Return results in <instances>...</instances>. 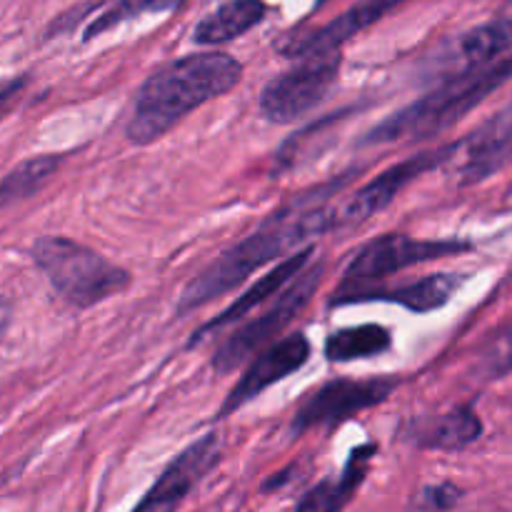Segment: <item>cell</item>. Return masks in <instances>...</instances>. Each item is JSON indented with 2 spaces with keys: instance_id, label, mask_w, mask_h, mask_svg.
Returning <instances> with one entry per match:
<instances>
[{
  "instance_id": "cell-1",
  "label": "cell",
  "mask_w": 512,
  "mask_h": 512,
  "mask_svg": "<svg viewBox=\"0 0 512 512\" xmlns=\"http://www.w3.org/2000/svg\"><path fill=\"white\" fill-rule=\"evenodd\" d=\"M328 230H333V205L315 200V193L310 198H300L298 203L285 205L283 210L263 220L248 238L218 255L203 273L190 280L180 295L178 315H188L190 310L203 308L210 300L230 293L255 270L288 253H298L295 248H300L305 240L318 238Z\"/></svg>"
},
{
  "instance_id": "cell-2",
  "label": "cell",
  "mask_w": 512,
  "mask_h": 512,
  "mask_svg": "<svg viewBox=\"0 0 512 512\" xmlns=\"http://www.w3.org/2000/svg\"><path fill=\"white\" fill-rule=\"evenodd\" d=\"M243 78L238 58L220 50L185 55L155 70L135 95L128 120L130 143L150 145L208 100L230 93Z\"/></svg>"
},
{
  "instance_id": "cell-3",
  "label": "cell",
  "mask_w": 512,
  "mask_h": 512,
  "mask_svg": "<svg viewBox=\"0 0 512 512\" xmlns=\"http://www.w3.org/2000/svg\"><path fill=\"white\" fill-rule=\"evenodd\" d=\"M512 78V53L495 60L478 73L463 75L440 83L415 103L405 105L398 113L385 118L365 135L363 145L395 143V140H423L438 135L458 123L460 118L478 108L490 93L503 88Z\"/></svg>"
},
{
  "instance_id": "cell-4",
  "label": "cell",
  "mask_w": 512,
  "mask_h": 512,
  "mask_svg": "<svg viewBox=\"0 0 512 512\" xmlns=\"http://www.w3.org/2000/svg\"><path fill=\"white\" fill-rule=\"evenodd\" d=\"M33 260L55 293L75 308H93L130 285V273L105 255L63 235H45L33 245Z\"/></svg>"
},
{
  "instance_id": "cell-5",
  "label": "cell",
  "mask_w": 512,
  "mask_h": 512,
  "mask_svg": "<svg viewBox=\"0 0 512 512\" xmlns=\"http://www.w3.org/2000/svg\"><path fill=\"white\" fill-rule=\"evenodd\" d=\"M325 265H310L303 273L295 275L273 300L260 310L258 318L250 323L240 325L233 335L220 343V348L213 355V370L220 375L233 373L243 363H248L255 353H263L268 345H273V338H278L313 300L320 280H323Z\"/></svg>"
},
{
  "instance_id": "cell-6",
  "label": "cell",
  "mask_w": 512,
  "mask_h": 512,
  "mask_svg": "<svg viewBox=\"0 0 512 512\" xmlns=\"http://www.w3.org/2000/svg\"><path fill=\"white\" fill-rule=\"evenodd\" d=\"M470 248L473 245L463 243V240H418L408 238V235H383V238H375L373 243L363 245L353 255L348 268H345L338 300L360 293V290L373 288L375 283L405 268L465 253Z\"/></svg>"
},
{
  "instance_id": "cell-7",
  "label": "cell",
  "mask_w": 512,
  "mask_h": 512,
  "mask_svg": "<svg viewBox=\"0 0 512 512\" xmlns=\"http://www.w3.org/2000/svg\"><path fill=\"white\" fill-rule=\"evenodd\" d=\"M343 53H320L300 58L290 70L270 80L260 93V113L270 123H293L318 108L338 83Z\"/></svg>"
},
{
  "instance_id": "cell-8",
  "label": "cell",
  "mask_w": 512,
  "mask_h": 512,
  "mask_svg": "<svg viewBox=\"0 0 512 512\" xmlns=\"http://www.w3.org/2000/svg\"><path fill=\"white\" fill-rule=\"evenodd\" d=\"M395 390V380H330L323 388L310 393L293 415V433L303 435L313 428H333L363 410L385 403Z\"/></svg>"
},
{
  "instance_id": "cell-9",
  "label": "cell",
  "mask_w": 512,
  "mask_h": 512,
  "mask_svg": "<svg viewBox=\"0 0 512 512\" xmlns=\"http://www.w3.org/2000/svg\"><path fill=\"white\" fill-rule=\"evenodd\" d=\"M450 150H453V143L443 145V148L425 150V153L413 155V158L403 160L398 165H390L378 178H373L363 188L355 190L345 203L333 205V230L355 228V225L365 223L375 213L388 208L413 180H418L420 175L438 168V165L448 163Z\"/></svg>"
},
{
  "instance_id": "cell-10",
  "label": "cell",
  "mask_w": 512,
  "mask_h": 512,
  "mask_svg": "<svg viewBox=\"0 0 512 512\" xmlns=\"http://www.w3.org/2000/svg\"><path fill=\"white\" fill-rule=\"evenodd\" d=\"M512 160V103L480 123L460 143H453L448 163L460 185H475L493 178Z\"/></svg>"
},
{
  "instance_id": "cell-11",
  "label": "cell",
  "mask_w": 512,
  "mask_h": 512,
  "mask_svg": "<svg viewBox=\"0 0 512 512\" xmlns=\"http://www.w3.org/2000/svg\"><path fill=\"white\" fill-rule=\"evenodd\" d=\"M218 433H208L198 443L188 445L168 468L163 470L153 488L145 493L133 512H175L188 498L190 490L218 465L220 460Z\"/></svg>"
},
{
  "instance_id": "cell-12",
  "label": "cell",
  "mask_w": 512,
  "mask_h": 512,
  "mask_svg": "<svg viewBox=\"0 0 512 512\" xmlns=\"http://www.w3.org/2000/svg\"><path fill=\"white\" fill-rule=\"evenodd\" d=\"M310 358V343L303 333L288 335V338L278 340V343L268 345L263 353H258V358L250 363V368L245 370L243 378L238 380L230 395L225 398V403L220 405L218 420L228 418L235 410L243 408L245 403L258 398L260 393L270 388V385L280 383L288 375L298 373Z\"/></svg>"
},
{
  "instance_id": "cell-13",
  "label": "cell",
  "mask_w": 512,
  "mask_h": 512,
  "mask_svg": "<svg viewBox=\"0 0 512 512\" xmlns=\"http://www.w3.org/2000/svg\"><path fill=\"white\" fill-rule=\"evenodd\" d=\"M408 3V0H360L353 8L340 13L330 23L320 25V28L308 30V33H293L280 43V53L290 55V58H308V55L320 53H335L345 40L355 38L370 28L373 23L383 20L385 15L393 13L398 5Z\"/></svg>"
},
{
  "instance_id": "cell-14",
  "label": "cell",
  "mask_w": 512,
  "mask_h": 512,
  "mask_svg": "<svg viewBox=\"0 0 512 512\" xmlns=\"http://www.w3.org/2000/svg\"><path fill=\"white\" fill-rule=\"evenodd\" d=\"M512 48V20L510 18H495L483 25L465 30L463 35L448 45L443 53L445 80L463 78V75L478 73V70L488 68L495 60L503 58ZM443 80V83H445Z\"/></svg>"
},
{
  "instance_id": "cell-15",
  "label": "cell",
  "mask_w": 512,
  "mask_h": 512,
  "mask_svg": "<svg viewBox=\"0 0 512 512\" xmlns=\"http://www.w3.org/2000/svg\"><path fill=\"white\" fill-rule=\"evenodd\" d=\"M310 255H313V248H303V250H298V253H293V255H288V258L280 260V263L275 265L268 275H263V278H260L255 285H250V288L245 290L240 298H235V303L228 305V308H225L218 318L210 320V323H205L200 330H195L193 338H190V343H188V348L208 343L210 338H215V333H220V330L228 328V325L238 323V320L248 318L250 310L258 308V305H265L268 300H273L275 295H278L280 290H283L285 285L295 278V275L303 273L305 265H308V260H310Z\"/></svg>"
},
{
  "instance_id": "cell-16",
  "label": "cell",
  "mask_w": 512,
  "mask_h": 512,
  "mask_svg": "<svg viewBox=\"0 0 512 512\" xmlns=\"http://www.w3.org/2000/svg\"><path fill=\"white\" fill-rule=\"evenodd\" d=\"M465 275L458 273H435L425 275V278L413 280V283L398 285V288H368L360 293L348 295V298L338 300V303H363V300H388V303H398L403 308L413 310V313H433V310L443 308L450 303L455 293L463 288Z\"/></svg>"
},
{
  "instance_id": "cell-17",
  "label": "cell",
  "mask_w": 512,
  "mask_h": 512,
  "mask_svg": "<svg viewBox=\"0 0 512 512\" xmlns=\"http://www.w3.org/2000/svg\"><path fill=\"white\" fill-rule=\"evenodd\" d=\"M375 453H378L375 443H365L355 448L350 453L348 463H345L343 473L338 478L323 480L313 490H308L295 512H343L345 505L355 498L358 488L363 485Z\"/></svg>"
},
{
  "instance_id": "cell-18",
  "label": "cell",
  "mask_w": 512,
  "mask_h": 512,
  "mask_svg": "<svg viewBox=\"0 0 512 512\" xmlns=\"http://www.w3.org/2000/svg\"><path fill=\"white\" fill-rule=\"evenodd\" d=\"M268 15L265 0H225L195 25L193 40L198 45H223L240 38Z\"/></svg>"
},
{
  "instance_id": "cell-19",
  "label": "cell",
  "mask_w": 512,
  "mask_h": 512,
  "mask_svg": "<svg viewBox=\"0 0 512 512\" xmlns=\"http://www.w3.org/2000/svg\"><path fill=\"white\" fill-rule=\"evenodd\" d=\"M483 435V420L470 405H458L415 428L413 440L428 450H465Z\"/></svg>"
},
{
  "instance_id": "cell-20",
  "label": "cell",
  "mask_w": 512,
  "mask_h": 512,
  "mask_svg": "<svg viewBox=\"0 0 512 512\" xmlns=\"http://www.w3.org/2000/svg\"><path fill=\"white\" fill-rule=\"evenodd\" d=\"M393 345V335L383 325H355V328L338 330L325 343V358L333 363H350V360L378 358L388 353Z\"/></svg>"
},
{
  "instance_id": "cell-21",
  "label": "cell",
  "mask_w": 512,
  "mask_h": 512,
  "mask_svg": "<svg viewBox=\"0 0 512 512\" xmlns=\"http://www.w3.org/2000/svg\"><path fill=\"white\" fill-rule=\"evenodd\" d=\"M63 165L60 155H38V158L23 160L15 165L3 180H0V210L10 208V205L20 203V200L30 198L38 193Z\"/></svg>"
},
{
  "instance_id": "cell-22",
  "label": "cell",
  "mask_w": 512,
  "mask_h": 512,
  "mask_svg": "<svg viewBox=\"0 0 512 512\" xmlns=\"http://www.w3.org/2000/svg\"><path fill=\"white\" fill-rule=\"evenodd\" d=\"M180 5V0H115L110 8H105L93 23L85 28L83 40L98 38V35L108 33V30L120 28L123 23L135 18H143V15H155V13H170Z\"/></svg>"
},
{
  "instance_id": "cell-23",
  "label": "cell",
  "mask_w": 512,
  "mask_h": 512,
  "mask_svg": "<svg viewBox=\"0 0 512 512\" xmlns=\"http://www.w3.org/2000/svg\"><path fill=\"white\" fill-rule=\"evenodd\" d=\"M480 368L488 378L498 380L512 373V325L500 330L493 340H490L488 350L483 353Z\"/></svg>"
},
{
  "instance_id": "cell-24",
  "label": "cell",
  "mask_w": 512,
  "mask_h": 512,
  "mask_svg": "<svg viewBox=\"0 0 512 512\" xmlns=\"http://www.w3.org/2000/svg\"><path fill=\"white\" fill-rule=\"evenodd\" d=\"M463 498V490L453 483H440V485H430L420 493V505L423 510L430 512H445V510H453L455 505L460 503Z\"/></svg>"
},
{
  "instance_id": "cell-25",
  "label": "cell",
  "mask_w": 512,
  "mask_h": 512,
  "mask_svg": "<svg viewBox=\"0 0 512 512\" xmlns=\"http://www.w3.org/2000/svg\"><path fill=\"white\" fill-rule=\"evenodd\" d=\"M25 85H28V80L18 78V80H10L8 85H3V88H0V118H3L10 108H13V103L18 100V95L23 93Z\"/></svg>"
},
{
  "instance_id": "cell-26",
  "label": "cell",
  "mask_w": 512,
  "mask_h": 512,
  "mask_svg": "<svg viewBox=\"0 0 512 512\" xmlns=\"http://www.w3.org/2000/svg\"><path fill=\"white\" fill-rule=\"evenodd\" d=\"M10 318H13V305H10L5 298H0V340H3L5 330H8Z\"/></svg>"
},
{
  "instance_id": "cell-27",
  "label": "cell",
  "mask_w": 512,
  "mask_h": 512,
  "mask_svg": "<svg viewBox=\"0 0 512 512\" xmlns=\"http://www.w3.org/2000/svg\"><path fill=\"white\" fill-rule=\"evenodd\" d=\"M318 3H325V0H318Z\"/></svg>"
}]
</instances>
